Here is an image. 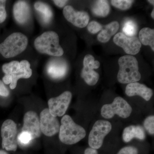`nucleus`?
<instances>
[{
  "instance_id": "a211bd4d",
  "label": "nucleus",
  "mask_w": 154,
  "mask_h": 154,
  "mask_svg": "<svg viewBox=\"0 0 154 154\" xmlns=\"http://www.w3.org/2000/svg\"><path fill=\"white\" fill-rule=\"evenodd\" d=\"M134 138L140 140H144L145 139V132L142 127L140 125H130L124 128L122 139L125 142H129Z\"/></svg>"
},
{
  "instance_id": "6ab92c4d",
  "label": "nucleus",
  "mask_w": 154,
  "mask_h": 154,
  "mask_svg": "<svg viewBox=\"0 0 154 154\" xmlns=\"http://www.w3.org/2000/svg\"><path fill=\"white\" fill-rule=\"evenodd\" d=\"M119 25L117 21L110 22L105 26L98 34L97 39L100 42L106 43L110 40V38L117 32Z\"/></svg>"
},
{
  "instance_id": "ddd939ff",
  "label": "nucleus",
  "mask_w": 154,
  "mask_h": 154,
  "mask_svg": "<svg viewBox=\"0 0 154 154\" xmlns=\"http://www.w3.org/2000/svg\"><path fill=\"white\" fill-rule=\"evenodd\" d=\"M63 14L68 22L79 28H85L90 20V16L87 12L75 11L70 5L66 6L63 8Z\"/></svg>"
},
{
  "instance_id": "4be33fe9",
  "label": "nucleus",
  "mask_w": 154,
  "mask_h": 154,
  "mask_svg": "<svg viewBox=\"0 0 154 154\" xmlns=\"http://www.w3.org/2000/svg\"><path fill=\"white\" fill-rule=\"evenodd\" d=\"M34 8L37 12L41 14L45 22H49L52 19V11L47 4L41 2H36L34 4Z\"/></svg>"
},
{
  "instance_id": "f257e3e1",
  "label": "nucleus",
  "mask_w": 154,
  "mask_h": 154,
  "mask_svg": "<svg viewBox=\"0 0 154 154\" xmlns=\"http://www.w3.org/2000/svg\"><path fill=\"white\" fill-rule=\"evenodd\" d=\"M2 70L5 73L2 81L5 85H10L11 90L17 88L18 80L29 79L33 74L30 63L26 60H13L4 64Z\"/></svg>"
},
{
  "instance_id": "dca6fc26",
  "label": "nucleus",
  "mask_w": 154,
  "mask_h": 154,
  "mask_svg": "<svg viewBox=\"0 0 154 154\" xmlns=\"http://www.w3.org/2000/svg\"><path fill=\"white\" fill-rule=\"evenodd\" d=\"M125 92L126 95L130 97L138 96L146 101H149L153 95V91L151 89L143 84L138 82L128 84L125 88Z\"/></svg>"
},
{
  "instance_id": "1a4fd4ad",
  "label": "nucleus",
  "mask_w": 154,
  "mask_h": 154,
  "mask_svg": "<svg viewBox=\"0 0 154 154\" xmlns=\"http://www.w3.org/2000/svg\"><path fill=\"white\" fill-rule=\"evenodd\" d=\"M83 66L81 73V77L88 85H95L99 81V75L94 69L99 68L100 62L95 60L93 56L87 54L84 58Z\"/></svg>"
},
{
  "instance_id": "423d86ee",
  "label": "nucleus",
  "mask_w": 154,
  "mask_h": 154,
  "mask_svg": "<svg viewBox=\"0 0 154 154\" xmlns=\"http://www.w3.org/2000/svg\"><path fill=\"white\" fill-rule=\"evenodd\" d=\"M132 111V107L126 101L121 97H117L111 104L102 106L101 114L102 117L107 119L113 118L115 115L126 119L129 117Z\"/></svg>"
},
{
  "instance_id": "20e7f679",
  "label": "nucleus",
  "mask_w": 154,
  "mask_h": 154,
  "mask_svg": "<svg viewBox=\"0 0 154 154\" xmlns=\"http://www.w3.org/2000/svg\"><path fill=\"white\" fill-rule=\"evenodd\" d=\"M86 135V131L84 128L75 123L69 116H63L61 120L59 135L62 143L74 144L84 139Z\"/></svg>"
},
{
  "instance_id": "cd10ccee",
  "label": "nucleus",
  "mask_w": 154,
  "mask_h": 154,
  "mask_svg": "<svg viewBox=\"0 0 154 154\" xmlns=\"http://www.w3.org/2000/svg\"><path fill=\"white\" fill-rule=\"evenodd\" d=\"M7 1L0 0V23H2L5 21L7 17V13L6 9Z\"/></svg>"
},
{
  "instance_id": "f704fd0d",
  "label": "nucleus",
  "mask_w": 154,
  "mask_h": 154,
  "mask_svg": "<svg viewBox=\"0 0 154 154\" xmlns=\"http://www.w3.org/2000/svg\"><path fill=\"white\" fill-rule=\"evenodd\" d=\"M148 2L149 3H150V4H151L152 5H154V1H152V0H149V1H148Z\"/></svg>"
},
{
  "instance_id": "a878e982",
  "label": "nucleus",
  "mask_w": 154,
  "mask_h": 154,
  "mask_svg": "<svg viewBox=\"0 0 154 154\" xmlns=\"http://www.w3.org/2000/svg\"><path fill=\"white\" fill-rule=\"evenodd\" d=\"M145 128L149 134L154 135V116L153 115L148 116L145 119L143 122Z\"/></svg>"
},
{
  "instance_id": "2f4dec72",
  "label": "nucleus",
  "mask_w": 154,
  "mask_h": 154,
  "mask_svg": "<svg viewBox=\"0 0 154 154\" xmlns=\"http://www.w3.org/2000/svg\"><path fill=\"white\" fill-rule=\"evenodd\" d=\"M84 153L85 154H98V152L97 149L89 147L85 150Z\"/></svg>"
},
{
  "instance_id": "f8f14e48",
  "label": "nucleus",
  "mask_w": 154,
  "mask_h": 154,
  "mask_svg": "<svg viewBox=\"0 0 154 154\" xmlns=\"http://www.w3.org/2000/svg\"><path fill=\"white\" fill-rule=\"evenodd\" d=\"M40 129L41 132L47 137H52L59 132L60 124L57 117L49 113L48 108H45L40 114Z\"/></svg>"
},
{
  "instance_id": "72a5a7b5",
  "label": "nucleus",
  "mask_w": 154,
  "mask_h": 154,
  "mask_svg": "<svg viewBox=\"0 0 154 154\" xmlns=\"http://www.w3.org/2000/svg\"><path fill=\"white\" fill-rule=\"evenodd\" d=\"M151 16L152 18L153 19H154V9H153V11H152V14H151Z\"/></svg>"
},
{
  "instance_id": "b1692460",
  "label": "nucleus",
  "mask_w": 154,
  "mask_h": 154,
  "mask_svg": "<svg viewBox=\"0 0 154 154\" xmlns=\"http://www.w3.org/2000/svg\"><path fill=\"white\" fill-rule=\"evenodd\" d=\"M134 1L131 0H112L111 4L113 7L120 10H127L132 6Z\"/></svg>"
},
{
  "instance_id": "c85d7f7f",
  "label": "nucleus",
  "mask_w": 154,
  "mask_h": 154,
  "mask_svg": "<svg viewBox=\"0 0 154 154\" xmlns=\"http://www.w3.org/2000/svg\"><path fill=\"white\" fill-rule=\"evenodd\" d=\"M138 150L137 148L132 146H127L122 148L117 154H138Z\"/></svg>"
},
{
  "instance_id": "5701e85b",
  "label": "nucleus",
  "mask_w": 154,
  "mask_h": 154,
  "mask_svg": "<svg viewBox=\"0 0 154 154\" xmlns=\"http://www.w3.org/2000/svg\"><path fill=\"white\" fill-rule=\"evenodd\" d=\"M137 25L136 23L131 19L127 20L125 22L122 28L124 34L128 36H135L137 32Z\"/></svg>"
},
{
  "instance_id": "9d476101",
  "label": "nucleus",
  "mask_w": 154,
  "mask_h": 154,
  "mask_svg": "<svg viewBox=\"0 0 154 154\" xmlns=\"http://www.w3.org/2000/svg\"><path fill=\"white\" fill-rule=\"evenodd\" d=\"M72 99V94L70 91H66L60 96L51 98L48 101V110L53 116H63L68 108Z\"/></svg>"
},
{
  "instance_id": "39448f33",
  "label": "nucleus",
  "mask_w": 154,
  "mask_h": 154,
  "mask_svg": "<svg viewBox=\"0 0 154 154\" xmlns=\"http://www.w3.org/2000/svg\"><path fill=\"white\" fill-rule=\"evenodd\" d=\"M119 70L117 80L122 84L137 82L140 80L141 75L139 71L138 62L132 55H125L118 60Z\"/></svg>"
},
{
  "instance_id": "2eb2a0df",
  "label": "nucleus",
  "mask_w": 154,
  "mask_h": 154,
  "mask_svg": "<svg viewBox=\"0 0 154 154\" xmlns=\"http://www.w3.org/2000/svg\"><path fill=\"white\" fill-rule=\"evenodd\" d=\"M13 13L15 21L20 25H24L30 18V6L25 1H17L13 6Z\"/></svg>"
},
{
  "instance_id": "7c9ffc66",
  "label": "nucleus",
  "mask_w": 154,
  "mask_h": 154,
  "mask_svg": "<svg viewBox=\"0 0 154 154\" xmlns=\"http://www.w3.org/2000/svg\"><path fill=\"white\" fill-rule=\"evenodd\" d=\"M68 2V1H66V0H54V1H53V2L55 4L56 6L60 8H63V7L64 8Z\"/></svg>"
},
{
  "instance_id": "9b49d317",
  "label": "nucleus",
  "mask_w": 154,
  "mask_h": 154,
  "mask_svg": "<svg viewBox=\"0 0 154 154\" xmlns=\"http://www.w3.org/2000/svg\"><path fill=\"white\" fill-rule=\"evenodd\" d=\"M113 42L124 50L127 54L135 55L140 51L142 44L137 36H128L123 33H118L113 37Z\"/></svg>"
},
{
  "instance_id": "f03ea898",
  "label": "nucleus",
  "mask_w": 154,
  "mask_h": 154,
  "mask_svg": "<svg viewBox=\"0 0 154 154\" xmlns=\"http://www.w3.org/2000/svg\"><path fill=\"white\" fill-rule=\"evenodd\" d=\"M33 45L36 51L41 54L60 57L64 54L63 48L60 45L59 36L53 30L45 31L37 36Z\"/></svg>"
},
{
  "instance_id": "4468645a",
  "label": "nucleus",
  "mask_w": 154,
  "mask_h": 154,
  "mask_svg": "<svg viewBox=\"0 0 154 154\" xmlns=\"http://www.w3.org/2000/svg\"><path fill=\"white\" fill-rule=\"evenodd\" d=\"M22 131H26L30 134L33 140L40 137L42 133L40 122L36 112L29 111L25 113L23 119Z\"/></svg>"
},
{
  "instance_id": "f3484780",
  "label": "nucleus",
  "mask_w": 154,
  "mask_h": 154,
  "mask_svg": "<svg viewBox=\"0 0 154 154\" xmlns=\"http://www.w3.org/2000/svg\"><path fill=\"white\" fill-rule=\"evenodd\" d=\"M67 72V65L65 61L58 59L51 61L48 64L47 72L51 78L54 79H60L63 78Z\"/></svg>"
},
{
  "instance_id": "473e14b6",
  "label": "nucleus",
  "mask_w": 154,
  "mask_h": 154,
  "mask_svg": "<svg viewBox=\"0 0 154 154\" xmlns=\"http://www.w3.org/2000/svg\"><path fill=\"white\" fill-rule=\"evenodd\" d=\"M0 154H9L7 152L3 150H0Z\"/></svg>"
},
{
  "instance_id": "c756f323",
  "label": "nucleus",
  "mask_w": 154,
  "mask_h": 154,
  "mask_svg": "<svg viewBox=\"0 0 154 154\" xmlns=\"http://www.w3.org/2000/svg\"><path fill=\"white\" fill-rule=\"evenodd\" d=\"M10 92L2 80H0V96L7 97L10 95Z\"/></svg>"
},
{
  "instance_id": "412c9836",
  "label": "nucleus",
  "mask_w": 154,
  "mask_h": 154,
  "mask_svg": "<svg viewBox=\"0 0 154 154\" xmlns=\"http://www.w3.org/2000/svg\"><path fill=\"white\" fill-rule=\"evenodd\" d=\"M110 10V5L107 1L99 0L94 3L92 11L95 16L104 17L109 14Z\"/></svg>"
},
{
  "instance_id": "6e6552de",
  "label": "nucleus",
  "mask_w": 154,
  "mask_h": 154,
  "mask_svg": "<svg viewBox=\"0 0 154 154\" xmlns=\"http://www.w3.org/2000/svg\"><path fill=\"white\" fill-rule=\"evenodd\" d=\"M17 125L12 119H7L1 127L2 147L9 151L15 152L18 146Z\"/></svg>"
},
{
  "instance_id": "393cba45",
  "label": "nucleus",
  "mask_w": 154,
  "mask_h": 154,
  "mask_svg": "<svg viewBox=\"0 0 154 154\" xmlns=\"http://www.w3.org/2000/svg\"><path fill=\"white\" fill-rule=\"evenodd\" d=\"M32 140L33 139L31 135L26 131H22L17 137L18 143H19L22 146L28 145Z\"/></svg>"
},
{
  "instance_id": "7ed1b4c3",
  "label": "nucleus",
  "mask_w": 154,
  "mask_h": 154,
  "mask_svg": "<svg viewBox=\"0 0 154 154\" xmlns=\"http://www.w3.org/2000/svg\"><path fill=\"white\" fill-rule=\"evenodd\" d=\"M28 43V37L25 34L14 32L0 43V54L6 59L16 57L25 51Z\"/></svg>"
},
{
  "instance_id": "0eeeda50",
  "label": "nucleus",
  "mask_w": 154,
  "mask_h": 154,
  "mask_svg": "<svg viewBox=\"0 0 154 154\" xmlns=\"http://www.w3.org/2000/svg\"><path fill=\"white\" fill-rule=\"evenodd\" d=\"M112 129V125L109 121L99 120L94 123L88 137L90 147L98 149L102 147L104 138Z\"/></svg>"
},
{
  "instance_id": "bb28decb",
  "label": "nucleus",
  "mask_w": 154,
  "mask_h": 154,
  "mask_svg": "<svg viewBox=\"0 0 154 154\" xmlns=\"http://www.w3.org/2000/svg\"><path fill=\"white\" fill-rule=\"evenodd\" d=\"M88 30L90 33L95 34L102 30V26L96 21H92L88 24Z\"/></svg>"
},
{
  "instance_id": "aec40b11",
  "label": "nucleus",
  "mask_w": 154,
  "mask_h": 154,
  "mask_svg": "<svg viewBox=\"0 0 154 154\" xmlns=\"http://www.w3.org/2000/svg\"><path fill=\"white\" fill-rule=\"evenodd\" d=\"M139 40L141 44L149 45L154 51V30L149 28H144L140 30L139 34Z\"/></svg>"
}]
</instances>
